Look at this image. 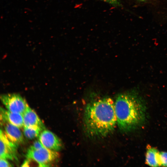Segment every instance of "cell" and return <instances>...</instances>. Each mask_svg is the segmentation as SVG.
<instances>
[{"label": "cell", "instance_id": "obj_10", "mask_svg": "<svg viewBox=\"0 0 167 167\" xmlns=\"http://www.w3.org/2000/svg\"><path fill=\"white\" fill-rule=\"evenodd\" d=\"M146 163L152 167L161 166L159 158V152L156 148L148 147L146 155Z\"/></svg>", "mask_w": 167, "mask_h": 167}, {"label": "cell", "instance_id": "obj_7", "mask_svg": "<svg viewBox=\"0 0 167 167\" xmlns=\"http://www.w3.org/2000/svg\"><path fill=\"white\" fill-rule=\"evenodd\" d=\"M4 126L3 131L11 142L18 145L24 141V137L19 128L7 122L1 123Z\"/></svg>", "mask_w": 167, "mask_h": 167}, {"label": "cell", "instance_id": "obj_12", "mask_svg": "<svg viewBox=\"0 0 167 167\" xmlns=\"http://www.w3.org/2000/svg\"><path fill=\"white\" fill-rule=\"evenodd\" d=\"M159 158L161 166L167 167V152H159Z\"/></svg>", "mask_w": 167, "mask_h": 167}, {"label": "cell", "instance_id": "obj_4", "mask_svg": "<svg viewBox=\"0 0 167 167\" xmlns=\"http://www.w3.org/2000/svg\"><path fill=\"white\" fill-rule=\"evenodd\" d=\"M0 99L6 109L12 112L23 114L29 106L25 99L19 94H3Z\"/></svg>", "mask_w": 167, "mask_h": 167}, {"label": "cell", "instance_id": "obj_15", "mask_svg": "<svg viewBox=\"0 0 167 167\" xmlns=\"http://www.w3.org/2000/svg\"><path fill=\"white\" fill-rule=\"evenodd\" d=\"M44 147L41 142L39 141H35L33 144L30 147V148L36 149L41 148Z\"/></svg>", "mask_w": 167, "mask_h": 167}, {"label": "cell", "instance_id": "obj_5", "mask_svg": "<svg viewBox=\"0 0 167 167\" xmlns=\"http://www.w3.org/2000/svg\"><path fill=\"white\" fill-rule=\"evenodd\" d=\"M0 158L13 161L17 160L18 145L10 140L1 129L0 131Z\"/></svg>", "mask_w": 167, "mask_h": 167}, {"label": "cell", "instance_id": "obj_9", "mask_svg": "<svg viewBox=\"0 0 167 167\" xmlns=\"http://www.w3.org/2000/svg\"><path fill=\"white\" fill-rule=\"evenodd\" d=\"M24 126H35L39 127L42 131L45 130V125L36 112L29 106L23 114Z\"/></svg>", "mask_w": 167, "mask_h": 167}, {"label": "cell", "instance_id": "obj_16", "mask_svg": "<svg viewBox=\"0 0 167 167\" xmlns=\"http://www.w3.org/2000/svg\"><path fill=\"white\" fill-rule=\"evenodd\" d=\"M27 159L24 161L23 164H22V165L21 166L27 167L29 166V165L30 160L29 159Z\"/></svg>", "mask_w": 167, "mask_h": 167}, {"label": "cell", "instance_id": "obj_11", "mask_svg": "<svg viewBox=\"0 0 167 167\" xmlns=\"http://www.w3.org/2000/svg\"><path fill=\"white\" fill-rule=\"evenodd\" d=\"M23 133L25 136L29 139L38 137L42 130L39 127L35 126H24Z\"/></svg>", "mask_w": 167, "mask_h": 167}, {"label": "cell", "instance_id": "obj_6", "mask_svg": "<svg viewBox=\"0 0 167 167\" xmlns=\"http://www.w3.org/2000/svg\"><path fill=\"white\" fill-rule=\"evenodd\" d=\"M39 140L45 148L55 151H58L62 147L61 141L51 131L44 130L40 133Z\"/></svg>", "mask_w": 167, "mask_h": 167}, {"label": "cell", "instance_id": "obj_17", "mask_svg": "<svg viewBox=\"0 0 167 167\" xmlns=\"http://www.w3.org/2000/svg\"><path fill=\"white\" fill-rule=\"evenodd\" d=\"M139 0L141 1H145L147 0Z\"/></svg>", "mask_w": 167, "mask_h": 167}, {"label": "cell", "instance_id": "obj_14", "mask_svg": "<svg viewBox=\"0 0 167 167\" xmlns=\"http://www.w3.org/2000/svg\"><path fill=\"white\" fill-rule=\"evenodd\" d=\"M12 166V165L7 161V159L0 158V167H10Z\"/></svg>", "mask_w": 167, "mask_h": 167}, {"label": "cell", "instance_id": "obj_3", "mask_svg": "<svg viewBox=\"0 0 167 167\" xmlns=\"http://www.w3.org/2000/svg\"><path fill=\"white\" fill-rule=\"evenodd\" d=\"M59 156L57 152L48 149L44 147L38 149L30 147L26 154L27 158L32 160L38 163L39 166H47V164L54 161Z\"/></svg>", "mask_w": 167, "mask_h": 167}, {"label": "cell", "instance_id": "obj_1", "mask_svg": "<svg viewBox=\"0 0 167 167\" xmlns=\"http://www.w3.org/2000/svg\"><path fill=\"white\" fill-rule=\"evenodd\" d=\"M84 116V128L89 136H106L113 131L117 123L115 103L109 97L90 103L85 108Z\"/></svg>", "mask_w": 167, "mask_h": 167}, {"label": "cell", "instance_id": "obj_13", "mask_svg": "<svg viewBox=\"0 0 167 167\" xmlns=\"http://www.w3.org/2000/svg\"><path fill=\"white\" fill-rule=\"evenodd\" d=\"M115 6H121L120 0H101Z\"/></svg>", "mask_w": 167, "mask_h": 167}, {"label": "cell", "instance_id": "obj_8", "mask_svg": "<svg viewBox=\"0 0 167 167\" xmlns=\"http://www.w3.org/2000/svg\"><path fill=\"white\" fill-rule=\"evenodd\" d=\"M1 123L7 122L19 128L24 127L22 114L11 112L3 108H0Z\"/></svg>", "mask_w": 167, "mask_h": 167}, {"label": "cell", "instance_id": "obj_2", "mask_svg": "<svg viewBox=\"0 0 167 167\" xmlns=\"http://www.w3.org/2000/svg\"><path fill=\"white\" fill-rule=\"evenodd\" d=\"M115 110L117 123L123 132H126L135 129L145 121V103L135 91L119 95L115 102Z\"/></svg>", "mask_w": 167, "mask_h": 167}]
</instances>
